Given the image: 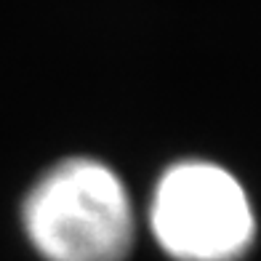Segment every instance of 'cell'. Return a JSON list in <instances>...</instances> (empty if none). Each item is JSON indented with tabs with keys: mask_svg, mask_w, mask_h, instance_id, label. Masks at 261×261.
Wrapping results in <instances>:
<instances>
[{
	"mask_svg": "<svg viewBox=\"0 0 261 261\" xmlns=\"http://www.w3.org/2000/svg\"><path fill=\"white\" fill-rule=\"evenodd\" d=\"M24 229L48 261H123L134 243V211L110 168L75 158L35 184Z\"/></svg>",
	"mask_w": 261,
	"mask_h": 261,
	"instance_id": "6da1fadb",
	"label": "cell"
},
{
	"mask_svg": "<svg viewBox=\"0 0 261 261\" xmlns=\"http://www.w3.org/2000/svg\"><path fill=\"white\" fill-rule=\"evenodd\" d=\"M149 224L179 261H234L253 243L251 203L232 173L213 163H181L160 179Z\"/></svg>",
	"mask_w": 261,
	"mask_h": 261,
	"instance_id": "7a4b0ae2",
	"label": "cell"
}]
</instances>
